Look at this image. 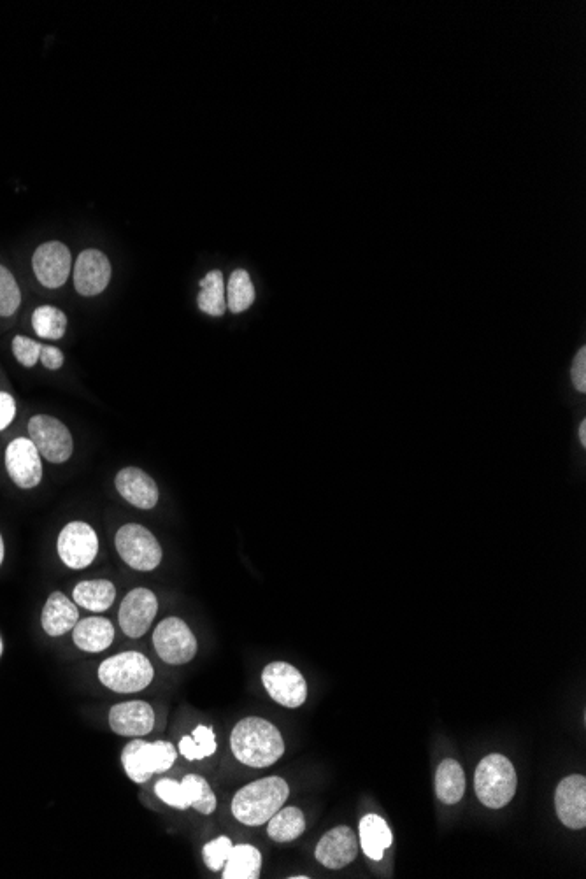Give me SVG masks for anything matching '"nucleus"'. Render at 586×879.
<instances>
[{"label": "nucleus", "instance_id": "obj_1", "mask_svg": "<svg viewBox=\"0 0 586 879\" xmlns=\"http://www.w3.org/2000/svg\"><path fill=\"white\" fill-rule=\"evenodd\" d=\"M230 748L241 764L264 769L285 755V741L276 725L250 716L237 723L230 734Z\"/></svg>", "mask_w": 586, "mask_h": 879}, {"label": "nucleus", "instance_id": "obj_2", "mask_svg": "<svg viewBox=\"0 0 586 879\" xmlns=\"http://www.w3.org/2000/svg\"><path fill=\"white\" fill-rule=\"evenodd\" d=\"M290 787L279 776L257 779L241 788L232 801V815L248 827H260L269 822L285 806Z\"/></svg>", "mask_w": 586, "mask_h": 879}, {"label": "nucleus", "instance_id": "obj_3", "mask_svg": "<svg viewBox=\"0 0 586 879\" xmlns=\"http://www.w3.org/2000/svg\"><path fill=\"white\" fill-rule=\"evenodd\" d=\"M518 787L515 765L501 753L483 758L476 769L474 788L483 806L501 809L513 801Z\"/></svg>", "mask_w": 586, "mask_h": 879}, {"label": "nucleus", "instance_id": "obj_4", "mask_svg": "<svg viewBox=\"0 0 586 879\" xmlns=\"http://www.w3.org/2000/svg\"><path fill=\"white\" fill-rule=\"evenodd\" d=\"M155 671L150 660L139 651H125L109 657L99 667L102 685L118 694H136L150 687Z\"/></svg>", "mask_w": 586, "mask_h": 879}, {"label": "nucleus", "instance_id": "obj_5", "mask_svg": "<svg viewBox=\"0 0 586 879\" xmlns=\"http://www.w3.org/2000/svg\"><path fill=\"white\" fill-rule=\"evenodd\" d=\"M178 757L174 744L167 741L146 743L141 737L130 741L122 753L123 769L134 783L143 785L153 774L169 771Z\"/></svg>", "mask_w": 586, "mask_h": 879}, {"label": "nucleus", "instance_id": "obj_6", "mask_svg": "<svg viewBox=\"0 0 586 879\" xmlns=\"http://www.w3.org/2000/svg\"><path fill=\"white\" fill-rule=\"evenodd\" d=\"M115 544L123 562L136 571H153L162 562V546L143 525H123L116 532Z\"/></svg>", "mask_w": 586, "mask_h": 879}, {"label": "nucleus", "instance_id": "obj_7", "mask_svg": "<svg viewBox=\"0 0 586 879\" xmlns=\"http://www.w3.org/2000/svg\"><path fill=\"white\" fill-rule=\"evenodd\" d=\"M153 646L158 657L169 665L188 664L197 655V639L190 627L176 616L158 623L153 632Z\"/></svg>", "mask_w": 586, "mask_h": 879}, {"label": "nucleus", "instance_id": "obj_8", "mask_svg": "<svg viewBox=\"0 0 586 879\" xmlns=\"http://www.w3.org/2000/svg\"><path fill=\"white\" fill-rule=\"evenodd\" d=\"M262 683L272 701L283 708H301L308 699V683L299 669L286 662H272L262 672Z\"/></svg>", "mask_w": 586, "mask_h": 879}, {"label": "nucleus", "instance_id": "obj_9", "mask_svg": "<svg viewBox=\"0 0 586 879\" xmlns=\"http://www.w3.org/2000/svg\"><path fill=\"white\" fill-rule=\"evenodd\" d=\"M30 441L39 455L51 464H64L71 458L74 443L64 423L48 415H36L29 422Z\"/></svg>", "mask_w": 586, "mask_h": 879}, {"label": "nucleus", "instance_id": "obj_10", "mask_svg": "<svg viewBox=\"0 0 586 879\" xmlns=\"http://www.w3.org/2000/svg\"><path fill=\"white\" fill-rule=\"evenodd\" d=\"M57 548L67 567L85 569L99 553V537L88 523L72 522L60 532Z\"/></svg>", "mask_w": 586, "mask_h": 879}, {"label": "nucleus", "instance_id": "obj_11", "mask_svg": "<svg viewBox=\"0 0 586 879\" xmlns=\"http://www.w3.org/2000/svg\"><path fill=\"white\" fill-rule=\"evenodd\" d=\"M6 467L9 478L23 490L36 488L43 479L41 455L29 437H18L9 443L6 450Z\"/></svg>", "mask_w": 586, "mask_h": 879}, {"label": "nucleus", "instance_id": "obj_12", "mask_svg": "<svg viewBox=\"0 0 586 879\" xmlns=\"http://www.w3.org/2000/svg\"><path fill=\"white\" fill-rule=\"evenodd\" d=\"M158 611L157 595L148 588H136L125 595L118 620L120 627L132 639L143 637L150 630Z\"/></svg>", "mask_w": 586, "mask_h": 879}, {"label": "nucleus", "instance_id": "obj_13", "mask_svg": "<svg viewBox=\"0 0 586 879\" xmlns=\"http://www.w3.org/2000/svg\"><path fill=\"white\" fill-rule=\"evenodd\" d=\"M555 809L560 822L567 829L581 830L586 827V778L572 774L558 783L555 792Z\"/></svg>", "mask_w": 586, "mask_h": 879}, {"label": "nucleus", "instance_id": "obj_14", "mask_svg": "<svg viewBox=\"0 0 586 879\" xmlns=\"http://www.w3.org/2000/svg\"><path fill=\"white\" fill-rule=\"evenodd\" d=\"M32 267L41 285L60 288L71 274V251L58 241L41 244L32 257Z\"/></svg>", "mask_w": 586, "mask_h": 879}, {"label": "nucleus", "instance_id": "obj_15", "mask_svg": "<svg viewBox=\"0 0 586 879\" xmlns=\"http://www.w3.org/2000/svg\"><path fill=\"white\" fill-rule=\"evenodd\" d=\"M358 836L346 825L329 830L316 846L315 857L323 867L337 871L350 865L358 855Z\"/></svg>", "mask_w": 586, "mask_h": 879}, {"label": "nucleus", "instance_id": "obj_16", "mask_svg": "<svg viewBox=\"0 0 586 879\" xmlns=\"http://www.w3.org/2000/svg\"><path fill=\"white\" fill-rule=\"evenodd\" d=\"M111 281L109 258L99 250H85L74 265V286L81 295L93 297L108 288Z\"/></svg>", "mask_w": 586, "mask_h": 879}, {"label": "nucleus", "instance_id": "obj_17", "mask_svg": "<svg viewBox=\"0 0 586 879\" xmlns=\"http://www.w3.org/2000/svg\"><path fill=\"white\" fill-rule=\"evenodd\" d=\"M109 727L118 736H148L155 727V711L148 702L130 701L116 704L109 711Z\"/></svg>", "mask_w": 586, "mask_h": 879}, {"label": "nucleus", "instance_id": "obj_18", "mask_svg": "<svg viewBox=\"0 0 586 879\" xmlns=\"http://www.w3.org/2000/svg\"><path fill=\"white\" fill-rule=\"evenodd\" d=\"M116 490L125 501L139 509H153L158 502V486L146 472L125 467L116 474Z\"/></svg>", "mask_w": 586, "mask_h": 879}, {"label": "nucleus", "instance_id": "obj_19", "mask_svg": "<svg viewBox=\"0 0 586 879\" xmlns=\"http://www.w3.org/2000/svg\"><path fill=\"white\" fill-rule=\"evenodd\" d=\"M78 622L79 611L76 604L62 592H53L46 601L41 615L44 632L51 637L64 636L67 632H71Z\"/></svg>", "mask_w": 586, "mask_h": 879}, {"label": "nucleus", "instance_id": "obj_20", "mask_svg": "<svg viewBox=\"0 0 586 879\" xmlns=\"http://www.w3.org/2000/svg\"><path fill=\"white\" fill-rule=\"evenodd\" d=\"M72 639L79 650L86 653H101L108 650L115 641V627L108 618L93 616L76 623L72 629Z\"/></svg>", "mask_w": 586, "mask_h": 879}, {"label": "nucleus", "instance_id": "obj_21", "mask_svg": "<svg viewBox=\"0 0 586 879\" xmlns=\"http://www.w3.org/2000/svg\"><path fill=\"white\" fill-rule=\"evenodd\" d=\"M360 844L365 855L379 862L385 851L392 846L394 834L388 823L378 815H367L360 820Z\"/></svg>", "mask_w": 586, "mask_h": 879}, {"label": "nucleus", "instance_id": "obj_22", "mask_svg": "<svg viewBox=\"0 0 586 879\" xmlns=\"http://www.w3.org/2000/svg\"><path fill=\"white\" fill-rule=\"evenodd\" d=\"M72 597H74V602L81 606V608L93 611V613H104L115 602L116 588L108 579L81 581L74 588Z\"/></svg>", "mask_w": 586, "mask_h": 879}, {"label": "nucleus", "instance_id": "obj_23", "mask_svg": "<svg viewBox=\"0 0 586 879\" xmlns=\"http://www.w3.org/2000/svg\"><path fill=\"white\" fill-rule=\"evenodd\" d=\"M222 871L223 879H258L262 871V853L251 844L232 846Z\"/></svg>", "mask_w": 586, "mask_h": 879}, {"label": "nucleus", "instance_id": "obj_24", "mask_svg": "<svg viewBox=\"0 0 586 879\" xmlns=\"http://www.w3.org/2000/svg\"><path fill=\"white\" fill-rule=\"evenodd\" d=\"M436 794L437 799L448 806H453L464 799L465 772L457 760L448 758L439 765L436 774Z\"/></svg>", "mask_w": 586, "mask_h": 879}, {"label": "nucleus", "instance_id": "obj_25", "mask_svg": "<svg viewBox=\"0 0 586 879\" xmlns=\"http://www.w3.org/2000/svg\"><path fill=\"white\" fill-rule=\"evenodd\" d=\"M306 818L299 808H281L267 825V834L276 843H292L304 834Z\"/></svg>", "mask_w": 586, "mask_h": 879}, {"label": "nucleus", "instance_id": "obj_26", "mask_svg": "<svg viewBox=\"0 0 586 879\" xmlns=\"http://www.w3.org/2000/svg\"><path fill=\"white\" fill-rule=\"evenodd\" d=\"M199 309L209 316H222L227 311L225 281L220 271H211L201 279V292L197 297Z\"/></svg>", "mask_w": 586, "mask_h": 879}, {"label": "nucleus", "instance_id": "obj_27", "mask_svg": "<svg viewBox=\"0 0 586 879\" xmlns=\"http://www.w3.org/2000/svg\"><path fill=\"white\" fill-rule=\"evenodd\" d=\"M255 302V286L251 283L250 274L244 269L232 272L227 285V308L232 313H243Z\"/></svg>", "mask_w": 586, "mask_h": 879}, {"label": "nucleus", "instance_id": "obj_28", "mask_svg": "<svg viewBox=\"0 0 586 879\" xmlns=\"http://www.w3.org/2000/svg\"><path fill=\"white\" fill-rule=\"evenodd\" d=\"M32 327L37 336L57 341L65 336L67 316L64 311L53 306H41L32 315Z\"/></svg>", "mask_w": 586, "mask_h": 879}, {"label": "nucleus", "instance_id": "obj_29", "mask_svg": "<svg viewBox=\"0 0 586 879\" xmlns=\"http://www.w3.org/2000/svg\"><path fill=\"white\" fill-rule=\"evenodd\" d=\"M179 753L190 762L215 755V732L206 725H199L197 729L193 730L192 736H185L179 741Z\"/></svg>", "mask_w": 586, "mask_h": 879}, {"label": "nucleus", "instance_id": "obj_30", "mask_svg": "<svg viewBox=\"0 0 586 879\" xmlns=\"http://www.w3.org/2000/svg\"><path fill=\"white\" fill-rule=\"evenodd\" d=\"M181 785L185 788L186 797L190 806L197 809L201 815H213L216 811V795L208 781L199 774H188L183 778Z\"/></svg>", "mask_w": 586, "mask_h": 879}, {"label": "nucleus", "instance_id": "obj_31", "mask_svg": "<svg viewBox=\"0 0 586 879\" xmlns=\"http://www.w3.org/2000/svg\"><path fill=\"white\" fill-rule=\"evenodd\" d=\"M22 304V292L15 276L0 265V316L15 315Z\"/></svg>", "mask_w": 586, "mask_h": 879}, {"label": "nucleus", "instance_id": "obj_32", "mask_svg": "<svg viewBox=\"0 0 586 879\" xmlns=\"http://www.w3.org/2000/svg\"><path fill=\"white\" fill-rule=\"evenodd\" d=\"M155 794H157L160 801L165 802L171 808L179 809V811H186V809L192 808L188 797H186L185 788L181 785V781L160 779L157 785H155Z\"/></svg>", "mask_w": 586, "mask_h": 879}, {"label": "nucleus", "instance_id": "obj_33", "mask_svg": "<svg viewBox=\"0 0 586 879\" xmlns=\"http://www.w3.org/2000/svg\"><path fill=\"white\" fill-rule=\"evenodd\" d=\"M232 846H234L232 841L225 836L216 837L215 841L204 846L202 855H204V862L211 871H222L223 865L227 862L230 851H232Z\"/></svg>", "mask_w": 586, "mask_h": 879}, {"label": "nucleus", "instance_id": "obj_34", "mask_svg": "<svg viewBox=\"0 0 586 879\" xmlns=\"http://www.w3.org/2000/svg\"><path fill=\"white\" fill-rule=\"evenodd\" d=\"M43 344L32 341L29 337L16 336L13 339V353L16 360L25 367H34L41 358Z\"/></svg>", "mask_w": 586, "mask_h": 879}, {"label": "nucleus", "instance_id": "obj_35", "mask_svg": "<svg viewBox=\"0 0 586 879\" xmlns=\"http://www.w3.org/2000/svg\"><path fill=\"white\" fill-rule=\"evenodd\" d=\"M572 385L578 392H586V348H581L572 364Z\"/></svg>", "mask_w": 586, "mask_h": 879}, {"label": "nucleus", "instance_id": "obj_36", "mask_svg": "<svg viewBox=\"0 0 586 879\" xmlns=\"http://www.w3.org/2000/svg\"><path fill=\"white\" fill-rule=\"evenodd\" d=\"M16 402L13 395L0 392V430L8 429L9 423L15 420Z\"/></svg>", "mask_w": 586, "mask_h": 879}, {"label": "nucleus", "instance_id": "obj_37", "mask_svg": "<svg viewBox=\"0 0 586 879\" xmlns=\"http://www.w3.org/2000/svg\"><path fill=\"white\" fill-rule=\"evenodd\" d=\"M39 360L43 362L46 369L57 371V369L64 365V353L58 350L57 346H46V344H43V351H41V358Z\"/></svg>", "mask_w": 586, "mask_h": 879}, {"label": "nucleus", "instance_id": "obj_38", "mask_svg": "<svg viewBox=\"0 0 586 879\" xmlns=\"http://www.w3.org/2000/svg\"><path fill=\"white\" fill-rule=\"evenodd\" d=\"M578 432H579V439H581V443H583V446H586V422H581V425H579Z\"/></svg>", "mask_w": 586, "mask_h": 879}, {"label": "nucleus", "instance_id": "obj_39", "mask_svg": "<svg viewBox=\"0 0 586 879\" xmlns=\"http://www.w3.org/2000/svg\"><path fill=\"white\" fill-rule=\"evenodd\" d=\"M4 562V539L0 536V565Z\"/></svg>", "mask_w": 586, "mask_h": 879}, {"label": "nucleus", "instance_id": "obj_40", "mask_svg": "<svg viewBox=\"0 0 586 879\" xmlns=\"http://www.w3.org/2000/svg\"><path fill=\"white\" fill-rule=\"evenodd\" d=\"M2 651H4V644H2V637H0V657H2Z\"/></svg>", "mask_w": 586, "mask_h": 879}, {"label": "nucleus", "instance_id": "obj_41", "mask_svg": "<svg viewBox=\"0 0 586 879\" xmlns=\"http://www.w3.org/2000/svg\"><path fill=\"white\" fill-rule=\"evenodd\" d=\"M309 876H292V879H308Z\"/></svg>", "mask_w": 586, "mask_h": 879}]
</instances>
